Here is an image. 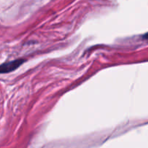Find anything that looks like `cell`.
Returning <instances> with one entry per match:
<instances>
[{
    "instance_id": "1",
    "label": "cell",
    "mask_w": 148,
    "mask_h": 148,
    "mask_svg": "<svg viewBox=\"0 0 148 148\" xmlns=\"http://www.w3.org/2000/svg\"><path fill=\"white\" fill-rule=\"evenodd\" d=\"M24 62L25 60L23 59H15V60L11 61V62H4L0 66V72L1 74L12 72L20 67Z\"/></svg>"
},
{
    "instance_id": "2",
    "label": "cell",
    "mask_w": 148,
    "mask_h": 148,
    "mask_svg": "<svg viewBox=\"0 0 148 148\" xmlns=\"http://www.w3.org/2000/svg\"><path fill=\"white\" fill-rule=\"evenodd\" d=\"M143 38H145V39H147V40H148V33H145V34L143 36Z\"/></svg>"
}]
</instances>
